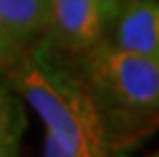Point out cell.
<instances>
[{
    "label": "cell",
    "instance_id": "1",
    "mask_svg": "<svg viewBox=\"0 0 159 157\" xmlns=\"http://www.w3.org/2000/svg\"><path fill=\"white\" fill-rule=\"evenodd\" d=\"M4 76L45 129L66 143L70 157L125 155L159 129V112H131L104 102L37 41Z\"/></svg>",
    "mask_w": 159,
    "mask_h": 157
},
{
    "label": "cell",
    "instance_id": "8",
    "mask_svg": "<svg viewBox=\"0 0 159 157\" xmlns=\"http://www.w3.org/2000/svg\"><path fill=\"white\" fill-rule=\"evenodd\" d=\"M43 153H45V155H51V157H70V151H67L66 143H63L61 139H57L53 133H49V131L45 133Z\"/></svg>",
    "mask_w": 159,
    "mask_h": 157
},
{
    "label": "cell",
    "instance_id": "4",
    "mask_svg": "<svg viewBox=\"0 0 159 157\" xmlns=\"http://www.w3.org/2000/svg\"><path fill=\"white\" fill-rule=\"evenodd\" d=\"M102 41L122 51L159 57V0H114Z\"/></svg>",
    "mask_w": 159,
    "mask_h": 157
},
{
    "label": "cell",
    "instance_id": "6",
    "mask_svg": "<svg viewBox=\"0 0 159 157\" xmlns=\"http://www.w3.org/2000/svg\"><path fill=\"white\" fill-rule=\"evenodd\" d=\"M20 100V94L10 86L4 74H0V157L19 153L20 139L27 129V114Z\"/></svg>",
    "mask_w": 159,
    "mask_h": 157
},
{
    "label": "cell",
    "instance_id": "2",
    "mask_svg": "<svg viewBox=\"0 0 159 157\" xmlns=\"http://www.w3.org/2000/svg\"><path fill=\"white\" fill-rule=\"evenodd\" d=\"M53 57L108 104L131 112H159V57L122 51L106 41Z\"/></svg>",
    "mask_w": 159,
    "mask_h": 157
},
{
    "label": "cell",
    "instance_id": "5",
    "mask_svg": "<svg viewBox=\"0 0 159 157\" xmlns=\"http://www.w3.org/2000/svg\"><path fill=\"white\" fill-rule=\"evenodd\" d=\"M49 0H0V27L23 45L41 35Z\"/></svg>",
    "mask_w": 159,
    "mask_h": 157
},
{
    "label": "cell",
    "instance_id": "7",
    "mask_svg": "<svg viewBox=\"0 0 159 157\" xmlns=\"http://www.w3.org/2000/svg\"><path fill=\"white\" fill-rule=\"evenodd\" d=\"M25 47L27 45L12 39L4 29L0 27V74H4L6 69L19 59V55L25 51Z\"/></svg>",
    "mask_w": 159,
    "mask_h": 157
},
{
    "label": "cell",
    "instance_id": "3",
    "mask_svg": "<svg viewBox=\"0 0 159 157\" xmlns=\"http://www.w3.org/2000/svg\"><path fill=\"white\" fill-rule=\"evenodd\" d=\"M114 0H49L35 41L51 55H74L104 39Z\"/></svg>",
    "mask_w": 159,
    "mask_h": 157
}]
</instances>
